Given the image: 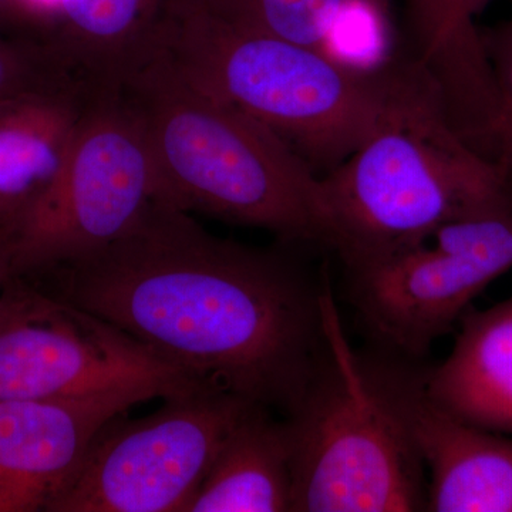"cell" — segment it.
Wrapping results in <instances>:
<instances>
[{"label": "cell", "mask_w": 512, "mask_h": 512, "mask_svg": "<svg viewBox=\"0 0 512 512\" xmlns=\"http://www.w3.org/2000/svg\"><path fill=\"white\" fill-rule=\"evenodd\" d=\"M380 379L427 474V511L512 512V439L440 409L420 360L373 349Z\"/></svg>", "instance_id": "30bf717a"}, {"label": "cell", "mask_w": 512, "mask_h": 512, "mask_svg": "<svg viewBox=\"0 0 512 512\" xmlns=\"http://www.w3.org/2000/svg\"><path fill=\"white\" fill-rule=\"evenodd\" d=\"M153 57L274 131L319 177L369 136L407 66L394 60L379 72H357L220 0H167Z\"/></svg>", "instance_id": "7a4b0ae2"}, {"label": "cell", "mask_w": 512, "mask_h": 512, "mask_svg": "<svg viewBox=\"0 0 512 512\" xmlns=\"http://www.w3.org/2000/svg\"><path fill=\"white\" fill-rule=\"evenodd\" d=\"M493 0H457L458 16L466 25L474 26V18Z\"/></svg>", "instance_id": "7402d4cb"}, {"label": "cell", "mask_w": 512, "mask_h": 512, "mask_svg": "<svg viewBox=\"0 0 512 512\" xmlns=\"http://www.w3.org/2000/svg\"><path fill=\"white\" fill-rule=\"evenodd\" d=\"M511 268L512 192L419 245L345 272L349 301L375 348L420 360Z\"/></svg>", "instance_id": "52a82bcc"}, {"label": "cell", "mask_w": 512, "mask_h": 512, "mask_svg": "<svg viewBox=\"0 0 512 512\" xmlns=\"http://www.w3.org/2000/svg\"><path fill=\"white\" fill-rule=\"evenodd\" d=\"M157 397L156 390L119 389L0 402V512H47L104 424Z\"/></svg>", "instance_id": "8fae6325"}, {"label": "cell", "mask_w": 512, "mask_h": 512, "mask_svg": "<svg viewBox=\"0 0 512 512\" xmlns=\"http://www.w3.org/2000/svg\"><path fill=\"white\" fill-rule=\"evenodd\" d=\"M6 279L2 274V269H0V293H2L3 285H5Z\"/></svg>", "instance_id": "603a6c76"}, {"label": "cell", "mask_w": 512, "mask_h": 512, "mask_svg": "<svg viewBox=\"0 0 512 512\" xmlns=\"http://www.w3.org/2000/svg\"><path fill=\"white\" fill-rule=\"evenodd\" d=\"M478 32L490 69L493 110L474 150L512 171V19Z\"/></svg>", "instance_id": "e0dca14e"}, {"label": "cell", "mask_w": 512, "mask_h": 512, "mask_svg": "<svg viewBox=\"0 0 512 512\" xmlns=\"http://www.w3.org/2000/svg\"><path fill=\"white\" fill-rule=\"evenodd\" d=\"M220 2L268 32L322 52L343 0H220Z\"/></svg>", "instance_id": "ac0fdd59"}, {"label": "cell", "mask_w": 512, "mask_h": 512, "mask_svg": "<svg viewBox=\"0 0 512 512\" xmlns=\"http://www.w3.org/2000/svg\"><path fill=\"white\" fill-rule=\"evenodd\" d=\"M184 512H293V443L285 417L252 407L229 431Z\"/></svg>", "instance_id": "9a60e30c"}, {"label": "cell", "mask_w": 512, "mask_h": 512, "mask_svg": "<svg viewBox=\"0 0 512 512\" xmlns=\"http://www.w3.org/2000/svg\"><path fill=\"white\" fill-rule=\"evenodd\" d=\"M255 404L200 390L143 419L114 417L47 512H184L218 450Z\"/></svg>", "instance_id": "9c48e42d"}, {"label": "cell", "mask_w": 512, "mask_h": 512, "mask_svg": "<svg viewBox=\"0 0 512 512\" xmlns=\"http://www.w3.org/2000/svg\"><path fill=\"white\" fill-rule=\"evenodd\" d=\"M194 382L289 414L328 348V275L214 237L160 201L117 241L45 274Z\"/></svg>", "instance_id": "6da1fadb"}, {"label": "cell", "mask_w": 512, "mask_h": 512, "mask_svg": "<svg viewBox=\"0 0 512 512\" xmlns=\"http://www.w3.org/2000/svg\"><path fill=\"white\" fill-rule=\"evenodd\" d=\"M387 3L343 0L322 52L357 72H379L392 64Z\"/></svg>", "instance_id": "2e32d148"}, {"label": "cell", "mask_w": 512, "mask_h": 512, "mask_svg": "<svg viewBox=\"0 0 512 512\" xmlns=\"http://www.w3.org/2000/svg\"><path fill=\"white\" fill-rule=\"evenodd\" d=\"M328 348L285 419L293 443V512L427 511V474L377 370L352 348L332 288Z\"/></svg>", "instance_id": "5b68a950"}, {"label": "cell", "mask_w": 512, "mask_h": 512, "mask_svg": "<svg viewBox=\"0 0 512 512\" xmlns=\"http://www.w3.org/2000/svg\"><path fill=\"white\" fill-rule=\"evenodd\" d=\"M167 0H57L50 43L90 89L123 90L153 55Z\"/></svg>", "instance_id": "5bb4252c"}, {"label": "cell", "mask_w": 512, "mask_h": 512, "mask_svg": "<svg viewBox=\"0 0 512 512\" xmlns=\"http://www.w3.org/2000/svg\"><path fill=\"white\" fill-rule=\"evenodd\" d=\"M50 25L33 0H0V35L43 40Z\"/></svg>", "instance_id": "ffe728a7"}, {"label": "cell", "mask_w": 512, "mask_h": 512, "mask_svg": "<svg viewBox=\"0 0 512 512\" xmlns=\"http://www.w3.org/2000/svg\"><path fill=\"white\" fill-rule=\"evenodd\" d=\"M93 93L79 83L0 100V232L55 183Z\"/></svg>", "instance_id": "7c38bea8"}, {"label": "cell", "mask_w": 512, "mask_h": 512, "mask_svg": "<svg viewBox=\"0 0 512 512\" xmlns=\"http://www.w3.org/2000/svg\"><path fill=\"white\" fill-rule=\"evenodd\" d=\"M444 362L423 366L424 389L440 409L470 426L512 436V296L461 316Z\"/></svg>", "instance_id": "4fadbf2b"}, {"label": "cell", "mask_w": 512, "mask_h": 512, "mask_svg": "<svg viewBox=\"0 0 512 512\" xmlns=\"http://www.w3.org/2000/svg\"><path fill=\"white\" fill-rule=\"evenodd\" d=\"M407 8L417 35L437 39L456 28L457 0H409Z\"/></svg>", "instance_id": "44dd1931"}, {"label": "cell", "mask_w": 512, "mask_h": 512, "mask_svg": "<svg viewBox=\"0 0 512 512\" xmlns=\"http://www.w3.org/2000/svg\"><path fill=\"white\" fill-rule=\"evenodd\" d=\"M380 2L387 3V5H389L390 0H380ZM407 2H409V0H406V3H407Z\"/></svg>", "instance_id": "cb8c5ba5"}, {"label": "cell", "mask_w": 512, "mask_h": 512, "mask_svg": "<svg viewBox=\"0 0 512 512\" xmlns=\"http://www.w3.org/2000/svg\"><path fill=\"white\" fill-rule=\"evenodd\" d=\"M160 177L140 111L123 90L94 92L55 183L0 232V269L33 278L107 247L157 202Z\"/></svg>", "instance_id": "8992f818"}, {"label": "cell", "mask_w": 512, "mask_h": 512, "mask_svg": "<svg viewBox=\"0 0 512 512\" xmlns=\"http://www.w3.org/2000/svg\"><path fill=\"white\" fill-rule=\"evenodd\" d=\"M79 83L82 80L77 79L55 46L29 37L0 35V100Z\"/></svg>", "instance_id": "d6986e66"}, {"label": "cell", "mask_w": 512, "mask_h": 512, "mask_svg": "<svg viewBox=\"0 0 512 512\" xmlns=\"http://www.w3.org/2000/svg\"><path fill=\"white\" fill-rule=\"evenodd\" d=\"M123 92L140 111L164 201L329 248L320 177L281 137L153 57Z\"/></svg>", "instance_id": "277c9868"}, {"label": "cell", "mask_w": 512, "mask_h": 512, "mask_svg": "<svg viewBox=\"0 0 512 512\" xmlns=\"http://www.w3.org/2000/svg\"><path fill=\"white\" fill-rule=\"evenodd\" d=\"M151 389L211 390L92 312L10 278L0 293V402ZM217 392V390H215Z\"/></svg>", "instance_id": "ba28073f"}, {"label": "cell", "mask_w": 512, "mask_h": 512, "mask_svg": "<svg viewBox=\"0 0 512 512\" xmlns=\"http://www.w3.org/2000/svg\"><path fill=\"white\" fill-rule=\"evenodd\" d=\"M320 185L329 249L353 269L504 200L512 171L468 146L448 117L439 84L410 57L375 128Z\"/></svg>", "instance_id": "3957f363"}]
</instances>
